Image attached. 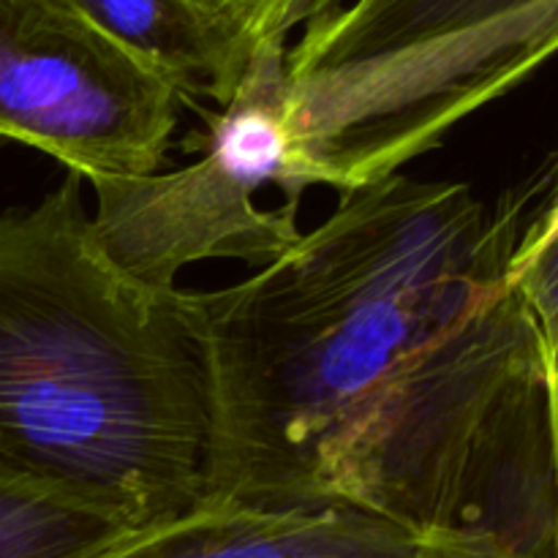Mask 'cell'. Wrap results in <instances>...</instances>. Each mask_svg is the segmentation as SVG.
<instances>
[{
	"mask_svg": "<svg viewBox=\"0 0 558 558\" xmlns=\"http://www.w3.org/2000/svg\"><path fill=\"white\" fill-rule=\"evenodd\" d=\"M537 191L496 207L392 172L185 311L210 387L207 499L347 505L550 558L545 341L510 281Z\"/></svg>",
	"mask_w": 558,
	"mask_h": 558,
	"instance_id": "1",
	"label": "cell"
},
{
	"mask_svg": "<svg viewBox=\"0 0 558 558\" xmlns=\"http://www.w3.org/2000/svg\"><path fill=\"white\" fill-rule=\"evenodd\" d=\"M210 387L183 289L114 265L82 174L0 213V461L123 526L207 499Z\"/></svg>",
	"mask_w": 558,
	"mask_h": 558,
	"instance_id": "2",
	"label": "cell"
},
{
	"mask_svg": "<svg viewBox=\"0 0 558 558\" xmlns=\"http://www.w3.org/2000/svg\"><path fill=\"white\" fill-rule=\"evenodd\" d=\"M558 52V0H352L303 25L283 65L300 183L401 172Z\"/></svg>",
	"mask_w": 558,
	"mask_h": 558,
	"instance_id": "3",
	"label": "cell"
},
{
	"mask_svg": "<svg viewBox=\"0 0 558 558\" xmlns=\"http://www.w3.org/2000/svg\"><path fill=\"white\" fill-rule=\"evenodd\" d=\"M287 49L251 60L189 167L87 180L98 243L136 281L174 289L199 262L265 265L303 234L283 129Z\"/></svg>",
	"mask_w": 558,
	"mask_h": 558,
	"instance_id": "4",
	"label": "cell"
},
{
	"mask_svg": "<svg viewBox=\"0 0 558 558\" xmlns=\"http://www.w3.org/2000/svg\"><path fill=\"white\" fill-rule=\"evenodd\" d=\"M185 93L80 0H0V140L93 178L156 172Z\"/></svg>",
	"mask_w": 558,
	"mask_h": 558,
	"instance_id": "5",
	"label": "cell"
},
{
	"mask_svg": "<svg viewBox=\"0 0 558 558\" xmlns=\"http://www.w3.org/2000/svg\"><path fill=\"white\" fill-rule=\"evenodd\" d=\"M436 534L347 505L205 499L174 515L123 526L74 558H423Z\"/></svg>",
	"mask_w": 558,
	"mask_h": 558,
	"instance_id": "6",
	"label": "cell"
},
{
	"mask_svg": "<svg viewBox=\"0 0 558 558\" xmlns=\"http://www.w3.org/2000/svg\"><path fill=\"white\" fill-rule=\"evenodd\" d=\"M104 27L161 65L189 96L218 107L243 82L245 60L191 0H80Z\"/></svg>",
	"mask_w": 558,
	"mask_h": 558,
	"instance_id": "7",
	"label": "cell"
},
{
	"mask_svg": "<svg viewBox=\"0 0 558 558\" xmlns=\"http://www.w3.org/2000/svg\"><path fill=\"white\" fill-rule=\"evenodd\" d=\"M120 529L90 501L0 461V558H74Z\"/></svg>",
	"mask_w": 558,
	"mask_h": 558,
	"instance_id": "8",
	"label": "cell"
},
{
	"mask_svg": "<svg viewBox=\"0 0 558 558\" xmlns=\"http://www.w3.org/2000/svg\"><path fill=\"white\" fill-rule=\"evenodd\" d=\"M202 16L227 38L234 52L251 60L267 47H287L294 27L327 9V0H191Z\"/></svg>",
	"mask_w": 558,
	"mask_h": 558,
	"instance_id": "9",
	"label": "cell"
},
{
	"mask_svg": "<svg viewBox=\"0 0 558 558\" xmlns=\"http://www.w3.org/2000/svg\"><path fill=\"white\" fill-rule=\"evenodd\" d=\"M510 281L537 319L543 341L554 343L558 338V238L526 265L515 267Z\"/></svg>",
	"mask_w": 558,
	"mask_h": 558,
	"instance_id": "10",
	"label": "cell"
},
{
	"mask_svg": "<svg viewBox=\"0 0 558 558\" xmlns=\"http://www.w3.org/2000/svg\"><path fill=\"white\" fill-rule=\"evenodd\" d=\"M423 558H532L488 532H439Z\"/></svg>",
	"mask_w": 558,
	"mask_h": 558,
	"instance_id": "11",
	"label": "cell"
},
{
	"mask_svg": "<svg viewBox=\"0 0 558 558\" xmlns=\"http://www.w3.org/2000/svg\"><path fill=\"white\" fill-rule=\"evenodd\" d=\"M545 412H548L550 469H554V543L550 558H558V338L545 343Z\"/></svg>",
	"mask_w": 558,
	"mask_h": 558,
	"instance_id": "12",
	"label": "cell"
},
{
	"mask_svg": "<svg viewBox=\"0 0 558 558\" xmlns=\"http://www.w3.org/2000/svg\"><path fill=\"white\" fill-rule=\"evenodd\" d=\"M556 238H558V185H556V194L550 196V205L545 207L543 216H537L534 221H529V227L523 229L521 245H518L515 256H512L510 272L515 270V267L526 265L529 259H534V256H537L539 251H543L545 245Z\"/></svg>",
	"mask_w": 558,
	"mask_h": 558,
	"instance_id": "13",
	"label": "cell"
},
{
	"mask_svg": "<svg viewBox=\"0 0 558 558\" xmlns=\"http://www.w3.org/2000/svg\"><path fill=\"white\" fill-rule=\"evenodd\" d=\"M338 3H341V0H327V9H332V5H338ZM325 9V11H327Z\"/></svg>",
	"mask_w": 558,
	"mask_h": 558,
	"instance_id": "14",
	"label": "cell"
}]
</instances>
